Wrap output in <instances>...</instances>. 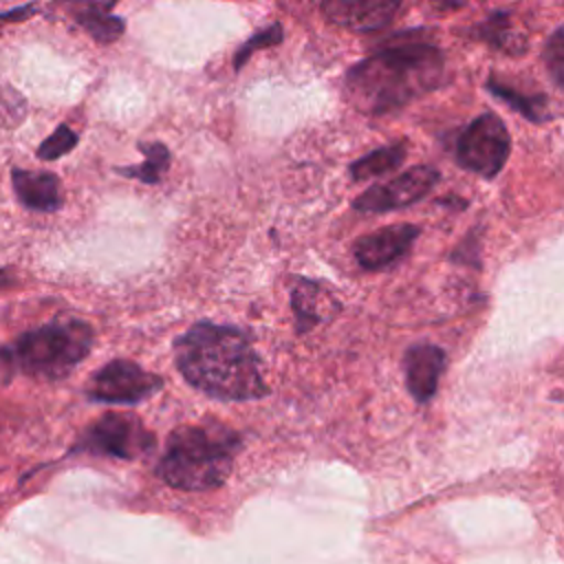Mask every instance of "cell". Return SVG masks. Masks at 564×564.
Returning <instances> with one entry per match:
<instances>
[{
	"label": "cell",
	"mask_w": 564,
	"mask_h": 564,
	"mask_svg": "<svg viewBox=\"0 0 564 564\" xmlns=\"http://www.w3.org/2000/svg\"><path fill=\"white\" fill-rule=\"evenodd\" d=\"M319 297H322V293L313 286V284H308V282H304V289H297L295 291V297H293V304H295V311H297V315L304 319V322H315V319H319L324 313H322V302H319Z\"/></svg>",
	"instance_id": "cell-20"
},
{
	"label": "cell",
	"mask_w": 564,
	"mask_h": 564,
	"mask_svg": "<svg viewBox=\"0 0 564 564\" xmlns=\"http://www.w3.org/2000/svg\"><path fill=\"white\" fill-rule=\"evenodd\" d=\"M238 445L240 438L223 425H183L170 434L156 471L176 489H212L229 476Z\"/></svg>",
	"instance_id": "cell-3"
},
{
	"label": "cell",
	"mask_w": 564,
	"mask_h": 564,
	"mask_svg": "<svg viewBox=\"0 0 564 564\" xmlns=\"http://www.w3.org/2000/svg\"><path fill=\"white\" fill-rule=\"evenodd\" d=\"M443 366L445 352L434 344H414L405 352V383L419 403L434 397Z\"/></svg>",
	"instance_id": "cell-11"
},
{
	"label": "cell",
	"mask_w": 564,
	"mask_h": 564,
	"mask_svg": "<svg viewBox=\"0 0 564 564\" xmlns=\"http://www.w3.org/2000/svg\"><path fill=\"white\" fill-rule=\"evenodd\" d=\"M542 59H544V66L551 75V79L564 88V24L557 26L546 44H544V53H542Z\"/></svg>",
	"instance_id": "cell-18"
},
{
	"label": "cell",
	"mask_w": 564,
	"mask_h": 564,
	"mask_svg": "<svg viewBox=\"0 0 564 564\" xmlns=\"http://www.w3.org/2000/svg\"><path fill=\"white\" fill-rule=\"evenodd\" d=\"M77 145V134L68 128V126H57L53 130V134H48L40 148H37V156L44 161H55L64 154H68L73 148Z\"/></svg>",
	"instance_id": "cell-19"
},
{
	"label": "cell",
	"mask_w": 564,
	"mask_h": 564,
	"mask_svg": "<svg viewBox=\"0 0 564 564\" xmlns=\"http://www.w3.org/2000/svg\"><path fill=\"white\" fill-rule=\"evenodd\" d=\"M509 150L511 139L507 126L500 117L485 112L460 132L456 141V161L482 178H494L505 167Z\"/></svg>",
	"instance_id": "cell-5"
},
{
	"label": "cell",
	"mask_w": 564,
	"mask_h": 564,
	"mask_svg": "<svg viewBox=\"0 0 564 564\" xmlns=\"http://www.w3.org/2000/svg\"><path fill=\"white\" fill-rule=\"evenodd\" d=\"M280 42H282V24H280V22H275V24H271V26H267V29L253 33L245 44L238 46V51H236V55H234V68H236V70L242 68V66L247 64V59H249L256 51L267 48V46H275V44H280Z\"/></svg>",
	"instance_id": "cell-17"
},
{
	"label": "cell",
	"mask_w": 564,
	"mask_h": 564,
	"mask_svg": "<svg viewBox=\"0 0 564 564\" xmlns=\"http://www.w3.org/2000/svg\"><path fill=\"white\" fill-rule=\"evenodd\" d=\"M178 372L216 399H258L267 392L249 339L231 326L196 324L174 346Z\"/></svg>",
	"instance_id": "cell-2"
},
{
	"label": "cell",
	"mask_w": 564,
	"mask_h": 564,
	"mask_svg": "<svg viewBox=\"0 0 564 564\" xmlns=\"http://www.w3.org/2000/svg\"><path fill=\"white\" fill-rule=\"evenodd\" d=\"M33 13H35V7H33V4H29V7H18V9H11V11H2V13H0V24L13 22V20H24V18H29V15H33Z\"/></svg>",
	"instance_id": "cell-21"
},
{
	"label": "cell",
	"mask_w": 564,
	"mask_h": 564,
	"mask_svg": "<svg viewBox=\"0 0 564 564\" xmlns=\"http://www.w3.org/2000/svg\"><path fill=\"white\" fill-rule=\"evenodd\" d=\"M119 0H55V4H62V9H66V13L84 29L88 22L104 18L110 13V9L117 4Z\"/></svg>",
	"instance_id": "cell-16"
},
{
	"label": "cell",
	"mask_w": 564,
	"mask_h": 564,
	"mask_svg": "<svg viewBox=\"0 0 564 564\" xmlns=\"http://www.w3.org/2000/svg\"><path fill=\"white\" fill-rule=\"evenodd\" d=\"M152 447V434L143 423L130 414H106L93 423L84 438L79 441L82 452L115 456V458H137Z\"/></svg>",
	"instance_id": "cell-6"
},
{
	"label": "cell",
	"mask_w": 564,
	"mask_h": 564,
	"mask_svg": "<svg viewBox=\"0 0 564 564\" xmlns=\"http://www.w3.org/2000/svg\"><path fill=\"white\" fill-rule=\"evenodd\" d=\"M139 150L145 154V161L141 165H128V167H117L119 174L128 178H139L143 183H159L163 174L170 167V150L163 143H141Z\"/></svg>",
	"instance_id": "cell-14"
},
{
	"label": "cell",
	"mask_w": 564,
	"mask_h": 564,
	"mask_svg": "<svg viewBox=\"0 0 564 564\" xmlns=\"http://www.w3.org/2000/svg\"><path fill=\"white\" fill-rule=\"evenodd\" d=\"M13 189L20 203L35 212H55L62 205L59 181L51 172L35 170H13L11 172Z\"/></svg>",
	"instance_id": "cell-12"
},
{
	"label": "cell",
	"mask_w": 564,
	"mask_h": 564,
	"mask_svg": "<svg viewBox=\"0 0 564 564\" xmlns=\"http://www.w3.org/2000/svg\"><path fill=\"white\" fill-rule=\"evenodd\" d=\"M90 346L93 330L88 324L59 319L26 330L2 350L0 359L9 372L53 381L66 377L88 355Z\"/></svg>",
	"instance_id": "cell-4"
},
{
	"label": "cell",
	"mask_w": 564,
	"mask_h": 564,
	"mask_svg": "<svg viewBox=\"0 0 564 564\" xmlns=\"http://www.w3.org/2000/svg\"><path fill=\"white\" fill-rule=\"evenodd\" d=\"M416 236H419V227L414 225L381 227L372 234L361 236L355 242V258L368 271L383 269L397 262L401 256H405V251L412 247Z\"/></svg>",
	"instance_id": "cell-10"
},
{
	"label": "cell",
	"mask_w": 564,
	"mask_h": 564,
	"mask_svg": "<svg viewBox=\"0 0 564 564\" xmlns=\"http://www.w3.org/2000/svg\"><path fill=\"white\" fill-rule=\"evenodd\" d=\"M438 181V172L430 165H414L399 176L368 187L355 198L352 207L366 214H383L421 200Z\"/></svg>",
	"instance_id": "cell-8"
},
{
	"label": "cell",
	"mask_w": 564,
	"mask_h": 564,
	"mask_svg": "<svg viewBox=\"0 0 564 564\" xmlns=\"http://www.w3.org/2000/svg\"><path fill=\"white\" fill-rule=\"evenodd\" d=\"M403 0H324V15L348 31L368 33L383 29L401 9Z\"/></svg>",
	"instance_id": "cell-9"
},
{
	"label": "cell",
	"mask_w": 564,
	"mask_h": 564,
	"mask_svg": "<svg viewBox=\"0 0 564 564\" xmlns=\"http://www.w3.org/2000/svg\"><path fill=\"white\" fill-rule=\"evenodd\" d=\"M405 152H408V143L405 141H397V143L377 148V150L364 154L361 159H357L350 165V176L355 181H368V178L383 176V174L397 170L403 163Z\"/></svg>",
	"instance_id": "cell-13"
},
{
	"label": "cell",
	"mask_w": 564,
	"mask_h": 564,
	"mask_svg": "<svg viewBox=\"0 0 564 564\" xmlns=\"http://www.w3.org/2000/svg\"><path fill=\"white\" fill-rule=\"evenodd\" d=\"M487 88L491 95L500 97L502 101H507L511 108H516L520 115H524L527 119L531 121H544L549 119V112H546V97L544 95H522L518 93L516 88L507 86V84H500L496 77H489L487 82Z\"/></svg>",
	"instance_id": "cell-15"
},
{
	"label": "cell",
	"mask_w": 564,
	"mask_h": 564,
	"mask_svg": "<svg viewBox=\"0 0 564 564\" xmlns=\"http://www.w3.org/2000/svg\"><path fill=\"white\" fill-rule=\"evenodd\" d=\"M161 390V379L132 361H110L86 386L93 401L139 403Z\"/></svg>",
	"instance_id": "cell-7"
},
{
	"label": "cell",
	"mask_w": 564,
	"mask_h": 564,
	"mask_svg": "<svg viewBox=\"0 0 564 564\" xmlns=\"http://www.w3.org/2000/svg\"><path fill=\"white\" fill-rule=\"evenodd\" d=\"M445 70L443 53L410 33H399L346 75V95L368 115H386L434 90Z\"/></svg>",
	"instance_id": "cell-1"
}]
</instances>
